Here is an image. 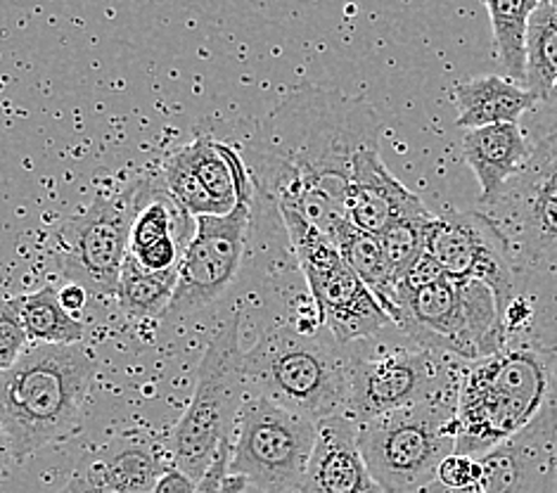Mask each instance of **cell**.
Returning <instances> with one entry per match:
<instances>
[{
  "mask_svg": "<svg viewBox=\"0 0 557 493\" xmlns=\"http://www.w3.org/2000/svg\"><path fill=\"white\" fill-rule=\"evenodd\" d=\"M354 356L325 344L295 323L263 332L245 352L249 394L267 396L315 424L347 416Z\"/></svg>",
  "mask_w": 557,
  "mask_h": 493,
  "instance_id": "cell-4",
  "label": "cell"
},
{
  "mask_svg": "<svg viewBox=\"0 0 557 493\" xmlns=\"http://www.w3.org/2000/svg\"><path fill=\"white\" fill-rule=\"evenodd\" d=\"M539 148L543 150V155L548 157V162H550L553 171L557 173V133H550V136L543 138V140L539 143Z\"/></svg>",
  "mask_w": 557,
  "mask_h": 493,
  "instance_id": "cell-33",
  "label": "cell"
},
{
  "mask_svg": "<svg viewBox=\"0 0 557 493\" xmlns=\"http://www.w3.org/2000/svg\"><path fill=\"white\" fill-rule=\"evenodd\" d=\"M162 183L176 202L190 211L195 219L200 217H225L223 209L214 202V197L209 195L205 183L197 176L195 167L190 164V157L183 148L171 150L162 164Z\"/></svg>",
  "mask_w": 557,
  "mask_h": 493,
  "instance_id": "cell-27",
  "label": "cell"
},
{
  "mask_svg": "<svg viewBox=\"0 0 557 493\" xmlns=\"http://www.w3.org/2000/svg\"><path fill=\"white\" fill-rule=\"evenodd\" d=\"M434 217L436 214L430 211V214H422V217L399 219L389 223L380 235V243L392 266L396 285H399V280L406 275L410 266H413L424 251H428V237H430Z\"/></svg>",
  "mask_w": 557,
  "mask_h": 493,
  "instance_id": "cell-28",
  "label": "cell"
},
{
  "mask_svg": "<svg viewBox=\"0 0 557 493\" xmlns=\"http://www.w3.org/2000/svg\"><path fill=\"white\" fill-rule=\"evenodd\" d=\"M169 468L150 439L119 436L86 456L58 493H152Z\"/></svg>",
  "mask_w": 557,
  "mask_h": 493,
  "instance_id": "cell-16",
  "label": "cell"
},
{
  "mask_svg": "<svg viewBox=\"0 0 557 493\" xmlns=\"http://www.w3.org/2000/svg\"><path fill=\"white\" fill-rule=\"evenodd\" d=\"M299 493H384L358 448V424L330 418L318 424L315 448Z\"/></svg>",
  "mask_w": 557,
  "mask_h": 493,
  "instance_id": "cell-18",
  "label": "cell"
},
{
  "mask_svg": "<svg viewBox=\"0 0 557 493\" xmlns=\"http://www.w3.org/2000/svg\"><path fill=\"white\" fill-rule=\"evenodd\" d=\"M486 214L506 235L515 269L557 280V173L539 145Z\"/></svg>",
  "mask_w": 557,
  "mask_h": 493,
  "instance_id": "cell-12",
  "label": "cell"
},
{
  "mask_svg": "<svg viewBox=\"0 0 557 493\" xmlns=\"http://www.w3.org/2000/svg\"><path fill=\"white\" fill-rule=\"evenodd\" d=\"M466 363L430 349H392L354 356L347 418L366 424L389 412L413 408L462 375Z\"/></svg>",
  "mask_w": 557,
  "mask_h": 493,
  "instance_id": "cell-11",
  "label": "cell"
},
{
  "mask_svg": "<svg viewBox=\"0 0 557 493\" xmlns=\"http://www.w3.org/2000/svg\"><path fill=\"white\" fill-rule=\"evenodd\" d=\"M557 86V10L553 3H539L529 20L527 38V82L539 102H546Z\"/></svg>",
  "mask_w": 557,
  "mask_h": 493,
  "instance_id": "cell-26",
  "label": "cell"
},
{
  "mask_svg": "<svg viewBox=\"0 0 557 493\" xmlns=\"http://www.w3.org/2000/svg\"><path fill=\"white\" fill-rule=\"evenodd\" d=\"M318 424L267 396L249 394L237 420L231 470L263 493L301 491L315 448Z\"/></svg>",
  "mask_w": 557,
  "mask_h": 493,
  "instance_id": "cell-10",
  "label": "cell"
},
{
  "mask_svg": "<svg viewBox=\"0 0 557 493\" xmlns=\"http://www.w3.org/2000/svg\"><path fill=\"white\" fill-rule=\"evenodd\" d=\"M98 361L84 344H34L0 378L8 453L34 456L72 434L82 422Z\"/></svg>",
  "mask_w": 557,
  "mask_h": 493,
  "instance_id": "cell-2",
  "label": "cell"
},
{
  "mask_svg": "<svg viewBox=\"0 0 557 493\" xmlns=\"http://www.w3.org/2000/svg\"><path fill=\"white\" fill-rule=\"evenodd\" d=\"M553 5H555V10H557V0H553Z\"/></svg>",
  "mask_w": 557,
  "mask_h": 493,
  "instance_id": "cell-36",
  "label": "cell"
},
{
  "mask_svg": "<svg viewBox=\"0 0 557 493\" xmlns=\"http://www.w3.org/2000/svg\"><path fill=\"white\" fill-rule=\"evenodd\" d=\"M462 157L480 181V202L494 205L503 190L520 176L532 159L527 138L517 124H496L468 131L462 140Z\"/></svg>",
  "mask_w": 557,
  "mask_h": 493,
  "instance_id": "cell-19",
  "label": "cell"
},
{
  "mask_svg": "<svg viewBox=\"0 0 557 493\" xmlns=\"http://www.w3.org/2000/svg\"><path fill=\"white\" fill-rule=\"evenodd\" d=\"M557 398L553 354L532 342L470 363L458 394V456L480 458L532 424Z\"/></svg>",
  "mask_w": 557,
  "mask_h": 493,
  "instance_id": "cell-3",
  "label": "cell"
},
{
  "mask_svg": "<svg viewBox=\"0 0 557 493\" xmlns=\"http://www.w3.org/2000/svg\"><path fill=\"white\" fill-rule=\"evenodd\" d=\"M277 214L285 223L292 251L307 278L315 309L335 344L344 346L373 337L394 323L363 280L344 263L333 237L315 229L297 209L285 207L277 209Z\"/></svg>",
  "mask_w": 557,
  "mask_h": 493,
  "instance_id": "cell-8",
  "label": "cell"
},
{
  "mask_svg": "<svg viewBox=\"0 0 557 493\" xmlns=\"http://www.w3.org/2000/svg\"><path fill=\"white\" fill-rule=\"evenodd\" d=\"M247 396L240 313H233L211 337L197 372L190 406L171 432L169 451L174 468L195 482H202L221 451L233 446Z\"/></svg>",
  "mask_w": 557,
  "mask_h": 493,
  "instance_id": "cell-7",
  "label": "cell"
},
{
  "mask_svg": "<svg viewBox=\"0 0 557 493\" xmlns=\"http://www.w3.org/2000/svg\"><path fill=\"white\" fill-rule=\"evenodd\" d=\"M466 372V370H462ZM460 380L428 402L358 424V448L384 493H416L432 484L458 444Z\"/></svg>",
  "mask_w": 557,
  "mask_h": 493,
  "instance_id": "cell-6",
  "label": "cell"
},
{
  "mask_svg": "<svg viewBox=\"0 0 557 493\" xmlns=\"http://www.w3.org/2000/svg\"><path fill=\"white\" fill-rule=\"evenodd\" d=\"M335 245L344 263L363 280V285L373 292L384 311L394 316V295H396V278L392 266L384 255V247L377 235H370L347 219L333 235Z\"/></svg>",
  "mask_w": 557,
  "mask_h": 493,
  "instance_id": "cell-22",
  "label": "cell"
},
{
  "mask_svg": "<svg viewBox=\"0 0 557 493\" xmlns=\"http://www.w3.org/2000/svg\"><path fill=\"white\" fill-rule=\"evenodd\" d=\"M460 128L476 131L496 124H517L520 116L536 108L539 98L520 84L503 76H476L454 88Z\"/></svg>",
  "mask_w": 557,
  "mask_h": 493,
  "instance_id": "cell-20",
  "label": "cell"
},
{
  "mask_svg": "<svg viewBox=\"0 0 557 493\" xmlns=\"http://www.w3.org/2000/svg\"><path fill=\"white\" fill-rule=\"evenodd\" d=\"M178 269L169 273H150L128 255L122 278H119L116 301L131 318L166 316L169 304L176 295Z\"/></svg>",
  "mask_w": 557,
  "mask_h": 493,
  "instance_id": "cell-25",
  "label": "cell"
},
{
  "mask_svg": "<svg viewBox=\"0 0 557 493\" xmlns=\"http://www.w3.org/2000/svg\"><path fill=\"white\" fill-rule=\"evenodd\" d=\"M380 119L361 98L301 84L263 119L245 162L257 190L330 237L347 221L356 159L380 148Z\"/></svg>",
  "mask_w": 557,
  "mask_h": 493,
  "instance_id": "cell-1",
  "label": "cell"
},
{
  "mask_svg": "<svg viewBox=\"0 0 557 493\" xmlns=\"http://www.w3.org/2000/svg\"><path fill=\"white\" fill-rule=\"evenodd\" d=\"M152 493H200V482H195V479L171 465Z\"/></svg>",
  "mask_w": 557,
  "mask_h": 493,
  "instance_id": "cell-31",
  "label": "cell"
},
{
  "mask_svg": "<svg viewBox=\"0 0 557 493\" xmlns=\"http://www.w3.org/2000/svg\"><path fill=\"white\" fill-rule=\"evenodd\" d=\"M8 301L20 313L34 344L72 346L84 342V323L64 309L60 301V287L52 283H46L36 292H29V295L12 297Z\"/></svg>",
  "mask_w": 557,
  "mask_h": 493,
  "instance_id": "cell-23",
  "label": "cell"
},
{
  "mask_svg": "<svg viewBox=\"0 0 557 493\" xmlns=\"http://www.w3.org/2000/svg\"><path fill=\"white\" fill-rule=\"evenodd\" d=\"M88 297H90V292L82 285H76V283H67L64 287H60V301L72 316H76L78 311L86 309Z\"/></svg>",
  "mask_w": 557,
  "mask_h": 493,
  "instance_id": "cell-32",
  "label": "cell"
},
{
  "mask_svg": "<svg viewBox=\"0 0 557 493\" xmlns=\"http://www.w3.org/2000/svg\"><path fill=\"white\" fill-rule=\"evenodd\" d=\"M185 152L223 214H231L243 199H255L257 185L243 152L214 140L209 133H200L193 143L185 145Z\"/></svg>",
  "mask_w": 557,
  "mask_h": 493,
  "instance_id": "cell-21",
  "label": "cell"
},
{
  "mask_svg": "<svg viewBox=\"0 0 557 493\" xmlns=\"http://www.w3.org/2000/svg\"><path fill=\"white\" fill-rule=\"evenodd\" d=\"M448 273L444 271V266L436 261L430 251H424V255L410 266V269L406 271V275L399 280V285L396 287H408V289H418V287H428L432 283H436V280L446 278Z\"/></svg>",
  "mask_w": 557,
  "mask_h": 493,
  "instance_id": "cell-30",
  "label": "cell"
},
{
  "mask_svg": "<svg viewBox=\"0 0 557 493\" xmlns=\"http://www.w3.org/2000/svg\"><path fill=\"white\" fill-rule=\"evenodd\" d=\"M428 251L450 278L476 280L494 292L503 316L515 301V259L506 235L486 211H444L436 214Z\"/></svg>",
  "mask_w": 557,
  "mask_h": 493,
  "instance_id": "cell-14",
  "label": "cell"
},
{
  "mask_svg": "<svg viewBox=\"0 0 557 493\" xmlns=\"http://www.w3.org/2000/svg\"><path fill=\"white\" fill-rule=\"evenodd\" d=\"M536 8V0H486L498 62L510 82L520 86L527 82L529 20Z\"/></svg>",
  "mask_w": 557,
  "mask_h": 493,
  "instance_id": "cell-24",
  "label": "cell"
},
{
  "mask_svg": "<svg viewBox=\"0 0 557 493\" xmlns=\"http://www.w3.org/2000/svg\"><path fill=\"white\" fill-rule=\"evenodd\" d=\"M247 486V482L243 477H233L228 474L223 479V486H221V493H243Z\"/></svg>",
  "mask_w": 557,
  "mask_h": 493,
  "instance_id": "cell-34",
  "label": "cell"
},
{
  "mask_svg": "<svg viewBox=\"0 0 557 493\" xmlns=\"http://www.w3.org/2000/svg\"><path fill=\"white\" fill-rule=\"evenodd\" d=\"M143 181L116 195H104L74 214L52 239V261L67 283L92 297H116L119 278L131 251V231L140 205Z\"/></svg>",
  "mask_w": 557,
  "mask_h": 493,
  "instance_id": "cell-9",
  "label": "cell"
},
{
  "mask_svg": "<svg viewBox=\"0 0 557 493\" xmlns=\"http://www.w3.org/2000/svg\"><path fill=\"white\" fill-rule=\"evenodd\" d=\"M546 104H548L553 112H557V86L550 90V96L546 98Z\"/></svg>",
  "mask_w": 557,
  "mask_h": 493,
  "instance_id": "cell-35",
  "label": "cell"
},
{
  "mask_svg": "<svg viewBox=\"0 0 557 493\" xmlns=\"http://www.w3.org/2000/svg\"><path fill=\"white\" fill-rule=\"evenodd\" d=\"M394 325L422 349L476 363L506 349L510 332L491 287L442 278L428 287H396Z\"/></svg>",
  "mask_w": 557,
  "mask_h": 493,
  "instance_id": "cell-5",
  "label": "cell"
},
{
  "mask_svg": "<svg viewBox=\"0 0 557 493\" xmlns=\"http://www.w3.org/2000/svg\"><path fill=\"white\" fill-rule=\"evenodd\" d=\"M422 214H430V209L399 178H394L382 162L380 148L366 150L356 159L347 195V219L356 229L380 237L389 223Z\"/></svg>",
  "mask_w": 557,
  "mask_h": 493,
  "instance_id": "cell-17",
  "label": "cell"
},
{
  "mask_svg": "<svg viewBox=\"0 0 557 493\" xmlns=\"http://www.w3.org/2000/svg\"><path fill=\"white\" fill-rule=\"evenodd\" d=\"M251 202L255 199H243L225 217L197 219L193 243L183 251L176 295L169 304L166 318H183L207 309L235 283L247 249Z\"/></svg>",
  "mask_w": 557,
  "mask_h": 493,
  "instance_id": "cell-13",
  "label": "cell"
},
{
  "mask_svg": "<svg viewBox=\"0 0 557 493\" xmlns=\"http://www.w3.org/2000/svg\"><path fill=\"white\" fill-rule=\"evenodd\" d=\"M557 468V398L527 430L476 458L468 489L450 491L436 482L416 493H550Z\"/></svg>",
  "mask_w": 557,
  "mask_h": 493,
  "instance_id": "cell-15",
  "label": "cell"
},
{
  "mask_svg": "<svg viewBox=\"0 0 557 493\" xmlns=\"http://www.w3.org/2000/svg\"><path fill=\"white\" fill-rule=\"evenodd\" d=\"M29 332L24 328L20 313L12 309V304L5 301L0 311V370H10L20 361V356L26 352Z\"/></svg>",
  "mask_w": 557,
  "mask_h": 493,
  "instance_id": "cell-29",
  "label": "cell"
}]
</instances>
